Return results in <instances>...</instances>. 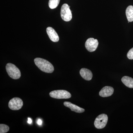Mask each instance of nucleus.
<instances>
[{"label":"nucleus","mask_w":133,"mask_h":133,"mask_svg":"<svg viewBox=\"0 0 133 133\" xmlns=\"http://www.w3.org/2000/svg\"><path fill=\"white\" fill-rule=\"evenodd\" d=\"M34 62L36 65L43 72L46 73H51L54 71V66L46 59L36 58L34 59Z\"/></svg>","instance_id":"obj_1"},{"label":"nucleus","mask_w":133,"mask_h":133,"mask_svg":"<svg viewBox=\"0 0 133 133\" xmlns=\"http://www.w3.org/2000/svg\"><path fill=\"white\" fill-rule=\"evenodd\" d=\"M6 69L8 74L11 78L16 79L21 77V71L14 64L9 63L6 64Z\"/></svg>","instance_id":"obj_2"},{"label":"nucleus","mask_w":133,"mask_h":133,"mask_svg":"<svg viewBox=\"0 0 133 133\" xmlns=\"http://www.w3.org/2000/svg\"><path fill=\"white\" fill-rule=\"evenodd\" d=\"M51 97L58 99H69L71 97V95L69 92L64 90H57L51 92L49 94Z\"/></svg>","instance_id":"obj_3"},{"label":"nucleus","mask_w":133,"mask_h":133,"mask_svg":"<svg viewBox=\"0 0 133 133\" xmlns=\"http://www.w3.org/2000/svg\"><path fill=\"white\" fill-rule=\"evenodd\" d=\"M70 7L68 4L65 3L61 8V16L62 19L65 22L70 21L72 18V14Z\"/></svg>","instance_id":"obj_4"},{"label":"nucleus","mask_w":133,"mask_h":133,"mask_svg":"<svg viewBox=\"0 0 133 133\" xmlns=\"http://www.w3.org/2000/svg\"><path fill=\"white\" fill-rule=\"evenodd\" d=\"M108 117L105 114H101L98 116L94 121V125L96 128L101 129L104 128L107 124Z\"/></svg>","instance_id":"obj_5"},{"label":"nucleus","mask_w":133,"mask_h":133,"mask_svg":"<svg viewBox=\"0 0 133 133\" xmlns=\"http://www.w3.org/2000/svg\"><path fill=\"white\" fill-rule=\"evenodd\" d=\"M8 105L10 109L12 110H18L22 107L23 102L20 98H14L10 101Z\"/></svg>","instance_id":"obj_6"},{"label":"nucleus","mask_w":133,"mask_h":133,"mask_svg":"<svg viewBox=\"0 0 133 133\" xmlns=\"http://www.w3.org/2000/svg\"><path fill=\"white\" fill-rule=\"evenodd\" d=\"M98 44V42L97 39L90 38L87 40L85 43V47L89 52H93L97 49Z\"/></svg>","instance_id":"obj_7"},{"label":"nucleus","mask_w":133,"mask_h":133,"mask_svg":"<svg viewBox=\"0 0 133 133\" xmlns=\"http://www.w3.org/2000/svg\"><path fill=\"white\" fill-rule=\"evenodd\" d=\"M47 34L52 42H56L59 41V38L57 33L51 27H48L46 29Z\"/></svg>","instance_id":"obj_8"},{"label":"nucleus","mask_w":133,"mask_h":133,"mask_svg":"<svg viewBox=\"0 0 133 133\" xmlns=\"http://www.w3.org/2000/svg\"><path fill=\"white\" fill-rule=\"evenodd\" d=\"M114 89L111 87L106 86L103 87L99 92V95L103 97H109L113 94Z\"/></svg>","instance_id":"obj_9"},{"label":"nucleus","mask_w":133,"mask_h":133,"mask_svg":"<svg viewBox=\"0 0 133 133\" xmlns=\"http://www.w3.org/2000/svg\"><path fill=\"white\" fill-rule=\"evenodd\" d=\"M64 105L65 106L70 108L72 111L76 112L83 113L85 111L84 109L81 108V107H79L78 106L74 105L70 102L66 101V102H64Z\"/></svg>","instance_id":"obj_10"},{"label":"nucleus","mask_w":133,"mask_h":133,"mask_svg":"<svg viewBox=\"0 0 133 133\" xmlns=\"http://www.w3.org/2000/svg\"><path fill=\"white\" fill-rule=\"evenodd\" d=\"M79 73L81 77L86 80L90 81L92 78V72L88 69L83 68L80 70Z\"/></svg>","instance_id":"obj_11"},{"label":"nucleus","mask_w":133,"mask_h":133,"mask_svg":"<svg viewBox=\"0 0 133 133\" xmlns=\"http://www.w3.org/2000/svg\"><path fill=\"white\" fill-rule=\"evenodd\" d=\"M121 81L126 86L130 88H133V78L128 76H124Z\"/></svg>","instance_id":"obj_12"},{"label":"nucleus","mask_w":133,"mask_h":133,"mask_svg":"<svg viewBox=\"0 0 133 133\" xmlns=\"http://www.w3.org/2000/svg\"><path fill=\"white\" fill-rule=\"evenodd\" d=\"M126 15L128 21L129 22L133 21V6H128L126 10Z\"/></svg>","instance_id":"obj_13"},{"label":"nucleus","mask_w":133,"mask_h":133,"mask_svg":"<svg viewBox=\"0 0 133 133\" xmlns=\"http://www.w3.org/2000/svg\"><path fill=\"white\" fill-rule=\"evenodd\" d=\"M60 0H49V6L50 8L54 9L57 7L59 4Z\"/></svg>","instance_id":"obj_14"},{"label":"nucleus","mask_w":133,"mask_h":133,"mask_svg":"<svg viewBox=\"0 0 133 133\" xmlns=\"http://www.w3.org/2000/svg\"><path fill=\"white\" fill-rule=\"evenodd\" d=\"M9 130V127L7 125L3 124H0V133H7Z\"/></svg>","instance_id":"obj_15"},{"label":"nucleus","mask_w":133,"mask_h":133,"mask_svg":"<svg viewBox=\"0 0 133 133\" xmlns=\"http://www.w3.org/2000/svg\"><path fill=\"white\" fill-rule=\"evenodd\" d=\"M127 56V57L129 59H133V48L129 50V51L128 52Z\"/></svg>","instance_id":"obj_16"},{"label":"nucleus","mask_w":133,"mask_h":133,"mask_svg":"<svg viewBox=\"0 0 133 133\" xmlns=\"http://www.w3.org/2000/svg\"><path fill=\"white\" fill-rule=\"evenodd\" d=\"M37 124L39 125H41L42 124V121L41 120V119H38L37 121Z\"/></svg>","instance_id":"obj_17"},{"label":"nucleus","mask_w":133,"mask_h":133,"mask_svg":"<svg viewBox=\"0 0 133 133\" xmlns=\"http://www.w3.org/2000/svg\"><path fill=\"white\" fill-rule=\"evenodd\" d=\"M28 122L29 124H31V123H32V120H31V119L30 118H28Z\"/></svg>","instance_id":"obj_18"}]
</instances>
